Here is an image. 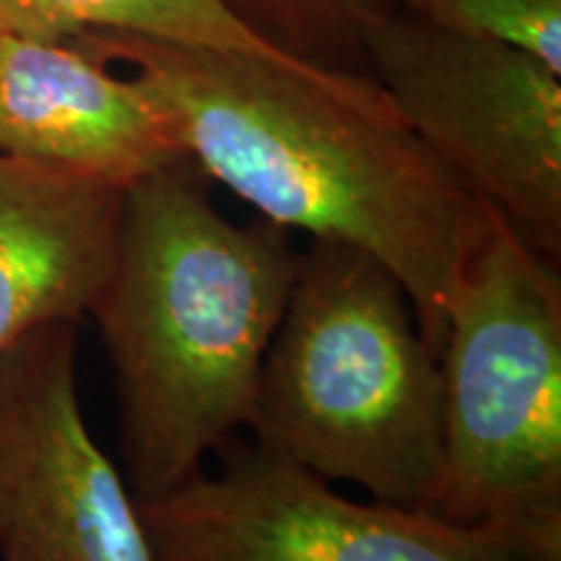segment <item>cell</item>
<instances>
[{
	"instance_id": "obj_11",
	"label": "cell",
	"mask_w": 561,
	"mask_h": 561,
	"mask_svg": "<svg viewBox=\"0 0 561 561\" xmlns=\"http://www.w3.org/2000/svg\"><path fill=\"white\" fill-rule=\"evenodd\" d=\"M390 3L437 30L517 47L561 76V0H390Z\"/></svg>"
},
{
	"instance_id": "obj_7",
	"label": "cell",
	"mask_w": 561,
	"mask_h": 561,
	"mask_svg": "<svg viewBox=\"0 0 561 561\" xmlns=\"http://www.w3.org/2000/svg\"><path fill=\"white\" fill-rule=\"evenodd\" d=\"M79 322H53L0 354V557L153 561L136 496L81 411Z\"/></svg>"
},
{
	"instance_id": "obj_10",
	"label": "cell",
	"mask_w": 561,
	"mask_h": 561,
	"mask_svg": "<svg viewBox=\"0 0 561 561\" xmlns=\"http://www.w3.org/2000/svg\"><path fill=\"white\" fill-rule=\"evenodd\" d=\"M0 32L53 42L89 32H123L203 50L255 55L289 68L318 66L252 30L227 0H0Z\"/></svg>"
},
{
	"instance_id": "obj_1",
	"label": "cell",
	"mask_w": 561,
	"mask_h": 561,
	"mask_svg": "<svg viewBox=\"0 0 561 561\" xmlns=\"http://www.w3.org/2000/svg\"><path fill=\"white\" fill-rule=\"evenodd\" d=\"M68 42L136 70L193 164L265 221L388 265L439 356L455 294L496 210L421 144L371 76L123 32Z\"/></svg>"
},
{
	"instance_id": "obj_4",
	"label": "cell",
	"mask_w": 561,
	"mask_h": 561,
	"mask_svg": "<svg viewBox=\"0 0 561 561\" xmlns=\"http://www.w3.org/2000/svg\"><path fill=\"white\" fill-rule=\"evenodd\" d=\"M432 515L515 561H561V271L494 214L439 348Z\"/></svg>"
},
{
	"instance_id": "obj_9",
	"label": "cell",
	"mask_w": 561,
	"mask_h": 561,
	"mask_svg": "<svg viewBox=\"0 0 561 561\" xmlns=\"http://www.w3.org/2000/svg\"><path fill=\"white\" fill-rule=\"evenodd\" d=\"M125 187L0 157V354L53 322H79L107 284Z\"/></svg>"
},
{
	"instance_id": "obj_5",
	"label": "cell",
	"mask_w": 561,
	"mask_h": 561,
	"mask_svg": "<svg viewBox=\"0 0 561 561\" xmlns=\"http://www.w3.org/2000/svg\"><path fill=\"white\" fill-rule=\"evenodd\" d=\"M359 47L421 144L533 250L561 261V76L396 5L364 26Z\"/></svg>"
},
{
	"instance_id": "obj_2",
	"label": "cell",
	"mask_w": 561,
	"mask_h": 561,
	"mask_svg": "<svg viewBox=\"0 0 561 561\" xmlns=\"http://www.w3.org/2000/svg\"><path fill=\"white\" fill-rule=\"evenodd\" d=\"M208 182L182 159L125 187L115 263L89 312L115 371L136 502L180 489L250 430L297 273L286 229L229 221Z\"/></svg>"
},
{
	"instance_id": "obj_6",
	"label": "cell",
	"mask_w": 561,
	"mask_h": 561,
	"mask_svg": "<svg viewBox=\"0 0 561 561\" xmlns=\"http://www.w3.org/2000/svg\"><path fill=\"white\" fill-rule=\"evenodd\" d=\"M216 455V473L138 502L153 561H515L432 512L346 500L255 439Z\"/></svg>"
},
{
	"instance_id": "obj_8",
	"label": "cell",
	"mask_w": 561,
	"mask_h": 561,
	"mask_svg": "<svg viewBox=\"0 0 561 561\" xmlns=\"http://www.w3.org/2000/svg\"><path fill=\"white\" fill-rule=\"evenodd\" d=\"M0 157L128 187L191 159L136 76L112 73L73 42L0 32Z\"/></svg>"
},
{
	"instance_id": "obj_12",
	"label": "cell",
	"mask_w": 561,
	"mask_h": 561,
	"mask_svg": "<svg viewBox=\"0 0 561 561\" xmlns=\"http://www.w3.org/2000/svg\"><path fill=\"white\" fill-rule=\"evenodd\" d=\"M252 30L318 66L359 47L362 30L390 0H227Z\"/></svg>"
},
{
	"instance_id": "obj_3",
	"label": "cell",
	"mask_w": 561,
	"mask_h": 561,
	"mask_svg": "<svg viewBox=\"0 0 561 561\" xmlns=\"http://www.w3.org/2000/svg\"><path fill=\"white\" fill-rule=\"evenodd\" d=\"M252 439L375 502L432 512L442 481V375L405 286L354 244L299 252L257 377Z\"/></svg>"
}]
</instances>
